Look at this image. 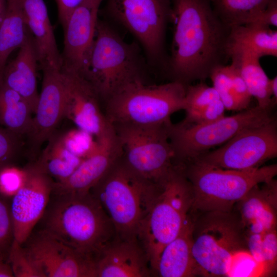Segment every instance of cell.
I'll return each mask as SVG.
<instances>
[{
	"label": "cell",
	"mask_w": 277,
	"mask_h": 277,
	"mask_svg": "<svg viewBox=\"0 0 277 277\" xmlns=\"http://www.w3.org/2000/svg\"><path fill=\"white\" fill-rule=\"evenodd\" d=\"M156 126L112 125L120 143L121 160L135 174L161 183L179 165L170 142V124Z\"/></svg>",
	"instance_id": "9"
},
{
	"label": "cell",
	"mask_w": 277,
	"mask_h": 277,
	"mask_svg": "<svg viewBox=\"0 0 277 277\" xmlns=\"http://www.w3.org/2000/svg\"><path fill=\"white\" fill-rule=\"evenodd\" d=\"M244 52L261 58L277 56V31L270 27L250 23L231 27L228 37L226 53Z\"/></svg>",
	"instance_id": "24"
},
{
	"label": "cell",
	"mask_w": 277,
	"mask_h": 277,
	"mask_svg": "<svg viewBox=\"0 0 277 277\" xmlns=\"http://www.w3.org/2000/svg\"><path fill=\"white\" fill-rule=\"evenodd\" d=\"M61 71L65 91L64 118L77 128L99 137L110 124L101 110L98 94L83 75Z\"/></svg>",
	"instance_id": "18"
},
{
	"label": "cell",
	"mask_w": 277,
	"mask_h": 277,
	"mask_svg": "<svg viewBox=\"0 0 277 277\" xmlns=\"http://www.w3.org/2000/svg\"><path fill=\"white\" fill-rule=\"evenodd\" d=\"M97 147L66 179L54 183L53 193L82 194L91 189L121 158V146L113 126L96 138Z\"/></svg>",
	"instance_id": "17"
},
{
	"label": "cell",
	"mask_w": 277,
	"mask_h": 277,
	"mask_svg": "<svg viewBox=\"0 0 277 277\" xmlns=\"http://www.w3.org/2000/svg\"><path fill=\"white\" fill-rule=\"evenodd\" d=\"M225 110L222 102L218 100L202 109L186 112L185 117L181 123L192 125L210 123L224 116Z\"/></svg>",
	"instance_id": "36"
},
{
	"label": "cell",
	"mask_w": 277,
	"mask_h": 277,
	"mask_svg": "<svg viewBox=\"0 0 277 277\" xmlns=\"http://www.w3.org/2000/svg\"><path fill=\"white\" fill-rule=\"evenodd\" d=\"M26 177V170L10 164L0 168V194L12 197L22 186Z\"/></svg>",
	"instance_id": "35"
},
{
	"label": "cell",
	"mask_w": 277,
	"mask_h": 277,
	"mask_svg": "<svg viewBox=\"0 0 277 277\" xmlns=\"http://www.w3.org/2000/svg\"><path fill=\"white\" fill-rule=\"evenodd\" d=\"M271 110L257 105L208 124L170 123L169 137L177 163L192 160L213 147L225 144L246 129L275 119Z\"/></svg>",
	"instance_id": "10"
},
{
	"label": "cell",
	"mask_w": 277,
	"mask_h": 277,
	"mask_svg": "<svg viewBox=\"0 0 277 277\" xmlns=\"http://www.w3.org/2000/svg\"><path fill=\"white\" fill-rule=\"evenodd\" d=\"M14 276L12 270L9 262H6L5 255L0 252V277Z\"/></svg>",
	"instance_id": "42"
},
{
	"label": "cell",
	"mask_w": 277,
	"mask_h": 277,
	"mask_svg": "<svg viewBox=\"0 0 277 277\" xmlns=\"http://www.w3.org/2000/svg\"><path fill=\"white\" fill-rule=\"evenodd\" d=\"M276 156L277 123L274 119L246 129L221 147L191 160L224 169L242 170L260 167Z\"/></svg>",
	"instance_id": "12"
},
{
	"label": "cell",
	"mask_w": 277,
	"mask_h": 277,
	"mask_svg": "<svg viewBox=\"0 0 277 277\" xmlns=\"http://www.w3.org/2000/svg\"><path fill=\"white\" fill-rule=\"evenodd\" d=\"M245 234L248 251L262 267L265 275L271 274L276 267V229Z\"/></svg>",
	"instance_id": "30"
},
{
	"label": "cell",
	"mask_w": 277,
	"mask_h": 277,
	"mask_svg": "<svg viewBox=\"0 0 277 277\" xmlns=\"http://www.w3.org/2000/svg\"><path fill=\"white\" fill-rule=\"evenodd\" d=\"M144 62L134 45L125 42L108 24L98 19L83 76L106 102L120 89L144 80Z\"/></svg>",
	"instance_id": "7"
},
{
	"label": "cell",
	"mask_w": 277,
	"mask_h": 277,
	"mask_svg": "<svg viewBox=\"0 0 277 277\" xmlns=\"http://www.w3.org/2000/svg\"><path fill=\"white\" fill-rule=\"evenodd\" d=\"M32 114L25 98L0 84V126L23 138L30 130Z\"/></svg>",
	"instance_id": "27"
},
{
	"label": "cell",
	"mask_w": 277,
	"mask_h": 277,
	"mask_svg": "<svg viewBox=\"0 0 277 277\" xmlns=\"http://www.w3.org/2000/svg\"><path fill=\"white\" fill-rule=\"evenodd\" d=\"M36 51L30 33L18 49L16 56L7 62L2 73L0 84L14 90L29 103L34 114L38 98Z\"/></svg>",
	"instance_id": "22"
},
{
	"label": "cell",
	"mask_w": 277,
	"mask_h": 277,
	"mask_svg": "<svg viewBox=\"0 0 277 277\" xmlns=\"http://www.w3.org/2000/svg\"><path fill=\"white\" fill-rule=\"evenodd\" d=\"M6 3V0H0V25L5 16Z\"/></svg>",
	"instance_id": "44"
},
{
	"label": "cell",
	"mask_w": 277,
	"mask_h": 277,
	"mask_svg": "<svg viewBox=\"0 0 277 277\" xmlns=\"http://www.w3.org/2000/svg\"><path fill=\"white\" fill-rule=\"evenodd\" d=\"M104 0H83L62 27L61 70L84 75L96 32L98 13Z\"/></svg>",
	"instance_id": "15"
},
{
	"label": "cell",
	"mask_w": 277,
	"mask_h": 277,
	"mask_svg": "<svg viewBox=\"0 0 277 277\" xmlns=\"http://www.w3.org/2000/svg\"><path fill=\"white\" fill-rule=\"evenodd\" d=\"M52 196L40 221L41 229L95 261L101 250L116 236L101 204L90 192L52 193Z\"/></svg>",
	"instance_id": "2"
},
{
	"label": "cell",
	"mask_w": 277,
	"mask_h": 277,
	"mask_svg": "<svg viewBox=\"0 0 277 277\" xmlns=\"http://www.w3.org/2000/svg\"><path fill=\"white\" fill-rule=\"evenodd\" d=\"M96 277H147L152 275L149 262L137 238L116 235L95 259Z\"/></svg>",
	"instance_id": "19"
},
{
	"label": "cell",
	"mask_w": 277,
	"mask_h": 277,
	"mask_svg": "<svg viewBox=\"0 0 277 277\" xmlns=\"http://www.w3.org/2000/svg\"><path fill=\"white\" fill-rule=\"evenodd\" d=\"M22 186L11 198L13 241L23 245L42 219L50 202L54 181L35 162L25 167Z\"/></svg>",
	"instance_id": "14"
},
{
	"label": "cell",
	"mask_w": 277,
	"mask_h": 277,
	"mask_svg": "<svg viewBox=\"0 0 277 277\" xmlns=\"http://www.w3.org/2000/svg\"><path fill=\"white\" fill-rule=\"evenodd\" d=\"M209 77L226 110L242 111L234 92L228 65H221L215 67L211 71Z\"/></svg>",
	"instance_id": "31"
},
{
	"label": "cell",
	"mask_w": 277,
	"mask_h": 277,
	"mask_svg": "<svg viewBox=\"0 0 277 277\" xmlns=\"http://www.w3.org/2000/svg\"><path fill=\"white\" fill-rule=\"evenodd\" d=\"M83 0H55L60 23L63 27L71 12Z\"/></svg>",
	"instance_id": "41"
},
{
	"label": "cell",
	"mask_w": 277,
	"mask_h": 277,
	"mask_svg": "<svg viewBox=\"0 0 277 277\" xmlns=\"http://www.w3.org/2000/svg\"><path fill=\"white\" fill-rule=\"evenodd\" d=\"M192 220L191 252L198 276H228L236 256L247 249L237 213L209 211Z\"/></svg>",
	"instance_id": "8"
},
{
	"label": "cell",
	"mask_w": 277,
	"mask_h": 277,
	"mask_svg": "<svg viewBox=\"0 0 277 277\" xmlns=\"http://www.w3.org/2000/svg\"><path fill=\"white\" fill-rule=\"evenodd\" d=\"M44 150L35 161L51 177L60 182L68 178L83 159L70 152L65 146L61 134L55 133L47 141Z\"/></svg>",
	"instance_id": "28"
},
{
	"label": "cell",
	"mask_w": 277,
	"mask_h": 277,
	"mask_svg": "<svg viewBox=\"0 0 277 277\" xmlns=\"http://www.w3.org/2000/svg\"><path fill=\"white\" fill-rule=\"evenodd\" d=\"M110 15L139 41L152 64L164 60L172 0H107Z\"/></svg>",
	"instance_id": "11"
},
{
	"label": "cell",
	"mask_w": 277,
	"mask_h": 277,
	"mask_svg": "<svg viewBox=\"0 0 277 277\" xmlns=\"http://www.w3.org/2000/svg\"><path fill=\"white\" fill-rule=\"evenodd\" d=\"M66 148L76 156L84 159L90 155L97 147V141L93 136L76 128L61 134Z\"/></svg>",
	"instance_id": "33"
},
{
	"label": "cell",
	"mask_w": 277,
	"mask_h": 277,
	"mask_svg": "<svg viewBox=\"0 0 277 277\" xmlns=\"http://www.w3.org/2000/svg\"><path fill=\"white\" fill-rule=\"evenodd\" d=\"M272 0H211L213 8L229 29L250 23Z\"/></svg>",
	"instance_id": "29"
},
{
	"label": "cell",
	"mask_w": 277,
	"mask_h": 277,
	"mask_svg": "<svg viewBox=\"0 0 277 277\" xmlns=\"http://www.w3.org/2000/svg\"><path fill=\"white\" fill-rule=\"evenodd\" d=\"M270 92L272 97V100L274 105L277 101V77L274 76L273 78L270 79L269 83Z\"/></svg>",
	"instance_id": "43"
},
{
	"label": "cell",
	"mask_w": 277,
	"mask_h": 277,
	"mask_svg": "<svg viewBox=\"0 0 277 277\" xmlns=\"http://www.w3.org/2000/svg\"><path fill=\"white\" fill-rule=\"evenodd\" d=\"M228 68L234 94L241 110H244L248 108L252 96L238 70L232 64Z\"/></svg>",
	"instance_id": "39"
},
{
	"label": "cell",
	"mask_w": 277,
	"mask_h": 277,
	"mask_svg": "<svg viewBox=\"0 0 277 277\" xmlns=\"http://www.w3.org/2000/svg\"><path fill=\"white\" fill-rule=\"evenodd\" d=\"M174 29L167 64L173 81L186 85L209 77L228 58L230 29L214 11L211 0H172Z\"/></svg>",
	"instance_id": "1"
},
{
	"label": "cell",
	"mask_w": 277,
	"mask_h": 277,
	"mask_svg": "<svg viewBox=\"0 0 277 277\" xmlns=\"http://www.w3.org/2000/svg\"><path fill=\"white\" fill-rule=\"evenodd\" d=\"M186 86L176 81L160 85L132 82L105 102V115L112 125L168 124L174 113L184 109Z\"/></svg>",
	"instance_id": "6"
},
{
	"label": "cell",
	"mask_w": 277,
	"mask_h": 277,
	"mask_svg": "<svg viewBox=\"0 0 277 277\" xmlns=\"http://www.w3.org/2000/svg\"><path fill=\"white\" fill-rule=\"evenodd\" d=\"M8 259L14 276L43 277L23 245L13 241L9 250Z\"/></svg>",
	"instance_id": "32"
},
{
	"label": "cell",
	"mask_w": 277,
	"mask_h": 277,
	"mask_svg": "<svg viewBox=\"0 0 277 277\" xmlns=\"http://www.w3.org/2000/svg\"><path fill=\"white\" fill-rule=\"evenodd\" d=\"M42 88L30 130L26 135L27 152L36 158L44 143L55 133L64 118L65 91L61 70H42Z\"/></svg>",
	"instance_id": "16"
},
{
	"label": "cell",
	"mask_w": 277,
	"mask_h": 277,
	"mask_svg": "<svg viewBox=\"0 0 277 277\" xmlns=\"http://www.w3.org/2000/svg\"><path fill=\"white\" fill-rule=\"evenodd\" d=\"M228 58L239 71L251 96L256 98L258 106L265 109L275 106L270 92V78L260 64V58L244 52L230 53Z\"/></svg>",
	"instance_id": "26"
},
{
	"label": "cell",
	"mask_w": 277,
	"mask_h": 277,
	"mask_svg": "<svg viewBox=\"0 0 277 277\" xmlns=\"http://www.w3.org/2000/svg\"><path fill=\"white\" fill-rule=\"evenodd\" d=\"M4 17L0 25V82L10 54L27 41V28L22 0H6Z\"/></svg>",
	"instance_id": "25"
},
{
	"label": "cell",
	"mask_w": 277,
	"mask_h": 277,
	"mask_svg": "<svg viewBox=\"0 0 277 277\" xmlns=\"http://www.w3.org/2000/svg\"><path fill=\"white\" fill-rule=\"evenodd\" d=\"M245 233H258L277 226V182L254 186L235 205Z\"/></svg>",
	"instance_id": "20"
},
{
	"label": "cell",
	"mask_w": 277,
	"mask_h": 277,
	"mask_svg": "<svg viewBox=\"0 0 277 277\" xmlns=\"http://www.w3.org/2000/svg\"><path fill=\"white\" fill-rule=\"evenodd\" d=\"M191 187L183 167L178 165L157 184L154 196L139 229L137 239L152 271L163 248L176 238L190 219Z\"/></svg>",
	"instance_id": "3"
},
{
	"label": "cell",
	"mask_w": 277,
	"mask_h": 277,
	"mask_svg": "<svg viewBox=\"0 0 277 277\" xmlns=\"http://www.w3.org/2000/svg\"><path fill=\"white\" fill-rule=\"evenodd\" d=\"M270 27L277 26V0H272L267 8L250 23Z\"/></svg>",
	"instance_id": "40"
},
{
	"label": "cell",
	"mask_w": 277,
	"mask_h": 277,
	"mask_svg": "<svg viewBox=\"0 0 277 277\" xmlns=\"http://www.w3.org/2000/svg\"><path fill=\"white\" fill-rule=\"evenodd\" d=\"M183 164L192 192V212H231L254 186L268 182L277 174L276 164L242 170L219 168L194 160Z\"/></svg>",
	"instance_id": "4"
},
{
	"label": "cell",
	"mask_w": 277,
	"mask_h": 277,
	"mask_svg": "<svg viewBox=\"0 0 277 277\" xmlns=\"http://www.w3.org/2000/svg\"><path fill=\"white\" fill-rule=\"evenodd\" d=\"M23 245L43 277H96L94 260L42 229Z\"/></svg>",
	"instance_id": "13"
},
{
	"label": "cell",
	"mask_w": 277,
	"mask_h": 277,
	"mask_svg": "<svg viewBox=\"0 0 277 277\" xmlns=\"http://www.w3.org/2000/svg\"><path fill=\"white\" fill-rule=\"evenodd\" d=\"M23 146V137L0 126V168L18 155Z\"/></svg>",
	"instance_id": "37"
},
{
	"label": "cell",
	"mask_w": 277,
	"mask_h": 277,
	"mask_svg": "<svg viewBox=\"0 0 277 277\" xmlns=\"http://www.w3.org/2000/svg\"><path fill=\"white\" fill-rule=\"evenodd\" d=\"M0 194V252L8 254L13 241V228L10 205Z\"/></svg>",
	"instance_id": "38"
},
{
	"label": "cell",
	"mask_w": 277,
	"mask_h": 277,
	"mask_svg": "<svg viewBox=\"0 0 277 277\" xmlns=\"http://www.w3.org/2000/svg\"><path fill=\"white\" fill-rule=\"evenodd\" d=\"M218 100L220 99L215 89L202 81L196 85H188L184 110L188 112L201 109Z\"/></svg>",
	"instance_id": "34"
},
{
	"label": "cell",
	"mask_w": 277,
	"mask_h": 277,
	"mask_svg": "<svg viewBox=\"0 0 277 277\" xmlns=\"http://www.w3.org/2000/svg\"><path fill=\"white\" fill-rule=\"evenodd\" d=\"M192 219L161 252L152 275L161 277L198 276L191 252Z\"/></svg>",
	"instance_id": "23"
},
{
	"label": "cell",
	"mask_w": 277,
	"mask_h": 277,
	"mask_svg": "<svg viewBox=\"0 0 277 277\" xmlns=\"http://www.w3.org/2000/svg\"><path fill=\"white\" fill-rule=\"evenodd\" d=\"M27 28L32 36L39 68L61 70V56L44 0H22Z\"/></svg>",
	"instance_id": "21"
},
{
	"label": "cell",
	"mask_w": 277,
	"mask_h": 277,
	"mask_svg": "<svg viewBox=\"0 0 277 277\" xmlns=\"http://www.w3.org/2000/svg\"><path fill=\"white\" fill-rule=\"evenodd\" d=\"M157 186L131 171L121 158L90 192L113 224L116 235L134 239Z\"/></svg>",
	"instance_id": "5"
}]
</instances>
